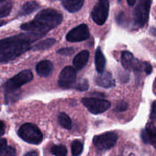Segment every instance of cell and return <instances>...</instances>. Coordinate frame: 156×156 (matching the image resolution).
Instances as JSON below:
<instances>
[{"instance_id": "6da1fadb", "label": "cell", "mask_w": 156, "mask_h": 156, "mask_svg": "<svg viewBox=\"0 0 156 156\" xmlns=\"http://www.w3.org/2000/svg\"><path fill=\"white\" fill-rule=\"evenodd\" d=\"M62 15L53 9H47L37 14L32 21L24 23L21 25V29L28 32L46 34L61 24Z\"/></svg>"}, {"instance_id": "7a4b0ae2", "label": "cell", "mask_w": 156, "mask_h": 156, "mask_svg": "<svg viewBox=\"0 0 156 156\" xmlns=\"http://www.w3.org/2000/svg\"><path fill=\"white\" fill-rule=\"evenodd\" d=\"M44 34L29 32L27 34L15 35L10 37L0 40V51L14 49L25 44H30L44 36Z\"/></svg>"}, {"instance_id": "3957f363", "label": "cell", "mask_w": 156, "mask_h": 156, "mask_svg": "<svg viewBox=\"0 0 156 156\" xmlns=\"http://www.w3.org/2000/svg\"><path fill=\"white\" fill-rule=\"evenodd\" d=\"M18 135L24 141L30 144L38 145L43 140V133L41 129L33 123L23 124L18 129Z\"/></svg>"}, {"instance_id": "277c9868", "label": "cell", "mask_w": 156, "mask_h": 156, "mask_svg": "<svg viewBox=\"0 0 156 156\" xmlns=\"http://www.w3.org/2000/svg\"><path fill=\"white\" fill-rule=\"evenodd\" d=\"M152 0H140L134 10V24L136 27H142L148 22Z\"/></svg>"}, {"instance_id": "5b68a950", "label": "cell", "mask_w": 156, "mask_h": 156, "mask_svg": "<svg viewBox=\"0 0 156 156\" xmlns=\"http://www.w3.org/2000/svg\"><path fill=\"white\" fill-rule=\"evenodd\" d=\"M33 79V73L30 70H23L12 79H9L3 85L5 92L11 91H15L25 84L28 83Z\"/></svg>"}, {"instance_id": "8992f818", "label": "cell", "mask_w": 156, "mask_h": 156, "mask_svg": "<svg viewBox=\"0 0 156 156\" xmlns=\"http://www.w3.org/2000/svg\"><path fill=\"white\" fill-rule=\"evenodd\" d=\"M109 0H98L91 12V18L98 25H103L109 15Z\"/></svg>"}, {"instance_id": "52a82bcc", "label": "cell", "mask_w": 156, "mask_h": 156, "mask_svg": "<svg viewBox=\"0 0 156 156\" xmlns=\"http://www.w3.org/2000/svg\"><path fill=\"white\" fill-rule=\"evenodd\" d=\"M82 103L93 114H99L105 112L111 108V102L105 99L94 98H84Z\"/></svg>"}, {"instance_id": "ba28073f", "label": "cell", "mask_w": 156, "mask_h": 156, "mask_svg": "<svg viewBox=\"0 0 156 156\" xmlns=\"http://www.w3.org/2000/svg\"><path fill=\"white\" fill-rule=\"evenodd\" d=\"M117 139L118 136L115 133L108 132L95 136L93 139V143L98 150L105 151L114 147L117 143Z\"/></svg>"}, {"instance_id": "9c48e42d", "label": "cell", "mask_w": 156, "mask_h": 156, "mask_svg": "<svg viewBox=\"0 0 156 156\" xmlns=\"http://www.w3.org/2000/svg\"><path fill=\"white\" fill-rule=\"evenodd\" d=\"M76 80V71L73 66H66L61 71L58 79V85L61 88H72Z\"/></svg>"}, {"instance_id": "30bf717a", "label": "cell", "mask_w": 156, "mask_h": 156, "mask_svg": "<svg viewBox=\"0 0 156 156\" xmlns=\"http://www.w3.org/2000/svg\"><path fill=\"white\" fill-rule=\"evenodd\" d=\"M90 37V31L88 26L85 24H79L70 30L66 35V40L69 42H81L88 39Z\"/></svg>"}, {"instance_id": "8fae6325", "label": "cell", "mask_w": 156, "mask_h": 156, "mask_svg": "<svg viewBox=\"0 0 156 156\" xmlns=\"http://www.w3.org/2000/svg\"><path fill=\"white\" fill-rule=\"evenodd\" d=\"M155 136H156V129L154 123L149 122L146 124V129L142 131L141 136L143 139V143L146 144H152V146H155Z\"/></svg>"}, {"instance_id": "7c38bea8", "label": "cell", "mask_w": 156, "mask_h": 156, "mask_svg": "<svg viewBox=\"0 0 156 156\" xmlns=\"http://www.w3.org/2000/svg\"><path fill=\"white\" fill-rule=\"evenodd\" d=\"M95 82L98 86L105 88H112L115 85V80L113 78L111 73L108 72H104L103 73L100 74V76L95 79Z\"/></svg>"}, {"instance_id": "4fadbf2b", "label": "cell", "mask_w": 156, "mask_h": 156, "mask_svg": "<svg viewBox=\"0 0 156 156\" xmlns=\"http://www.w3.org/2000/svg\"><path fill=\"white\" fill-rule=\"evenodd\" d=\"M53 69V66L50 61L42 60L38 62L36 66V72L41 77H48L52 73Z\"/></svg>"}, {"instance_id": "5bb4252c", "label": "cell", "mask_w": 156, "mask_h": 156, "mask_svg": "<svg viewBox=\"0 0 156 156\" xmlns=\"http://www.w3.org/2000/svg\"><path fill=\"white\" fill-rule=\"evenodd\" d=\"M90 53L88 50H83L78 53L73 59V65L77 70L82 69L85 66L89 59Z\"/></svg>"}, {"instance_id": "9a60e30c", "label": "cell", "mask_w": 156, "mask_h": 156, "mask_svg": "<svg viewBox=\"0 0 156 156\" xmlns=\"http://www.w3.org/2000/svg\"><path fill=\"white\" fill-rule=\"evenodd\" d=\"M85 3V0H62L64 9L71 13H75L80 10Z\"/></svg>"}, {"instance_id": "2e32d148", "label": "cell", "mask_w": 156, "mask_h": 156, "mask_svg": "<svg viewBox=\"0 0 156 156\" xmlns=\"http://www.w3.org/2000/svg\"><path fill=\"white\" fill-rule=\"evenodd\" d=\"M94 64H95L96 70L99 74H101L105 72V66H106V59L103 54L101 49L100 47L97 49L94 55Z\"/></svg>"}, {"instance_id": "e0dca14e", "label": "cell", "mask_w": 156, "mask_h": 156, "mask_svg": "<svg viewBox=\"0 0 156 156\" xmlns=\"http://www.w3.org/2000/svg\"><path fill=\"white\" fill-rule=\"evenodd\" d=\"M40 8V5L35 1L27 2L21 6V9L18 12V16H24L31 14L34 11L37 10Z\"/></svg>"}, {"instance_id": "ac0fdd59", "label": "cell", "mask_w": 156, "mask_h": 156, "mask_svg": "<svg viewBox=\"0 0 156 156\" xmlns=\"http://www.w3.org/2000/svg\"><path fill=\"white\" fill-rule=\"evenodd\" d=\"M134 56L129 51L123 52L121 55V63L125 69H130L134 64Z\"/></svg>"}, {"instance_id": "d6986e66", "label": "cell", "mask_w": 156, "mask_h": 156, "mask_svg": "<svg viewBox=\"0 0 156 156\" xmlns=\"http://www.w3.org/2000/svg\"><path fill=\"white\" fill-rule=\"evenodd\" d=\"M56 43V39L54 38H47V39L38 42L34 47V49L36 50H44L50 48Z\"/></svg>"}, {"instance_id": "ffe728a7", "label": "cell", "mask_w": 156, "mask_h": 156, "mask_svg": "<svg viewBox=\"0 0 156 156\" xmlns=\"http://www.w3.org/2000/svg\"><path fill=\"white\" fill-rule=\"evenodd\" d=\"M58 120L59 124L65 129H70L72 128V120L66 113H60L58 116Z\"/></svg>"}, {"instance_id": "44dd1931", "label": "cell", "mask_w": 156, "mask_h": 156, "mask_svg": "<svg viewBox=\"0 0 156 156\" xmlns=\"http://www.w3.org/2000/svg\"><path fill=\"white\" fill-rule=\"evenodd\" d=\"M12 9V4L11 2H4L0 3V18L8 16L10 14Z\"/></svg>"}, {"instance_id": "7402d4cb", "label": "cell", "mask_w": 156, "mask_h": 156, "mask_svg": "<svg viewBox=\"0 0 156 156\" xmlns=\"http://www.w3.org/2000/svg\"><path fill=\"white\" fill-rule=\"evenodd\" d=\"M51 153L55 156H66L67 149L63 145H55L51 148Z\"/></svg>"}, {"instance_id": "603a6c76", "label": "cell", "mask_w": 156, "mask_h": 156, "mask_svg": "<svg viewBox=\"0 0 156 156\" xmlns=\"http://www.w3.org/2000/svg\"><path fill=\"white\" fill-rule=\"evenodd\" d=\"M72 154L73 156H79L83 151V145L79 140H75L72 143Z\"/></svg>"}, {"instance_id": "cb8c5ba5", "label": "cell", "mask_w": 156, "mask_h": 156, "mask_svg": "<svg viewBox=\"0 0 156 156\" xmlns=\"http://www.w3.org/2000/svg\"><path fill=\"white\" fill-rule=\"evenodd\" d=\"M74 85H75L73 86V88H74L76 90H77V91H86V90H88V87H89L88 81L85 79H81V80H79L77 83L74 84Z\"/></svg>"}, {"instance_id": "d4e9b609", "label": "cell", "mask_w": 156, "mask_h": 156, "mask_svg": "<svg viewBox=\"0 0 156 156\" xmlns=\"http://www.w3.org/2000/svg\"><path fill=\"white\" fill-rule=\"evenodd\" d=\"M0 156H16V150L12 146H6L0 151Z\"/></svg>"}, {"instance_id": "484cf974", "label": "cell", "mask_w": 156, "mask_h": 156, "mask_svg": "<svg viewBox=\"0 0 156 156\" xmlns=\"http://www.w3.org/2000/svg\"><path fill=\"white\" fill-rule=\"evenodd\" d=\"M75 50L72 47H66V48H62L60 49L57 51V53L61 55H64V56H70L73 53H74Z\"/></svg>"}, {"instance_id": "4316f807", "label": "cell", "mask_w": 156, "mask_h": 156, "mask_svg": "<svg viewBox=\"0 0 156 156\" xmlns=\"http://www.w3.org/2000/svg\"><path fill=\"white\" fill-rule=\"evenodd\" d=\"M128 108V104L125 101H120L118 102L116 106V111H120V112H122V111H124L127 109Z\"/></svg>"}, {"instance_id": "83f0119b", "label": "cell", "mask_w": 156, "mask_h": 156, "mask_svg": "<svg viewBox=\"0 0 156 156\" xmlns=\"http://www.w3.org/2000/svg\"><path fill=\"white\" fill-rule=\"evenodd\" d=\"M155 101H154L152 103V111H151V115L150 117L152 120H154L155 119Z\"/></svg>"}, {"instance_id": "f1b7e54d", "label": "cell", "mask_w": 156, "mask_h": 156, "mask_svg": "<svg viewBox=\"0 0 156 156\" xmlns=\"http://www.w3.org/2000/svg\"><path fill=\"white\" fill-rule=\"evenodd\" d=\"M7 146V140L5 139H0V151L2 150Z\"/></svg>"}, {"instance_id": "f546056e", "label": "cell", "mask_w": 156, "mask_h": 156, "mask_svg": "<svg viewBox=\"0 0 156 156\" xmlns=\"http://www.w3.org/2000/svg\"><path fill=\"white\" fill-rule=\"evenodd\" d=\"M5 126L4 123L0 120V137L5 133Z\"/></svg>"}, {"instance_id": "4dcf8cb0", "label": "cell", "mask_w": 156, "mask_h": 156, "mask_svg": "<svg viewBox=\"0 0 156 156\" xmlns=\"http://www.w3.org/2000/svg\"><path fill=\"white\" fill-rule=\"evenodd\" d=\"M38 152H36V151H31V152H29L25 154L24 156H38Z\"/></svg>"}, {"instance_id": "1f68e13d", "label": "cell", "mask_w": 156, "mask_h": 156, "mask_svg": "<svg viewBox=\"0 0 156 156\" xmlns=\"http://www.w3.org/2000/svg\"><path fill=\"white\" fill-rule=\"evenodd\" d=\"M126 1H127L128 5L130 6H133L136 2V0H126Z\"/></svg>"}, {"instance_id": "d6a6232c", "label": "cell", "mask_w": 156, "mask_h": 156, "mask_svg": "<svg viewBox=\"0 0 156 156\" xmlns=\"http://www.w3.org/2000/svg\"><path fill=\"white\" fill-rule=\"evenodd\" d=\"M6 0H0V3L1 2H5Z\"/></svg>"}, {"instance_id": "836d02e7", "label": "cell", "mask_w": 156, "mask_h": 156, "mask_svg": "<svg viewBox=\"0 0 156 156\" xmlns=\"http://www.w3.org/2000/svg\"><path fill=\"white\" fill-rule=\"evenodd\" d=\"M118 2H121V0H118Z\"/></svg>"}, {"instance_id": "e575fe53", "label": "cell", "mask_w": 156, "mask_h": 156, "mask_svg": "<svg viewBox=\"0 0 156 156\" xmlns=\"http://www.w3.org/2000/svg\"><path fill=\"white\" fill-rule=\"evenodd\" d=\"M53 1H55V0H53Z\"/></svg>"}]
</instances>
